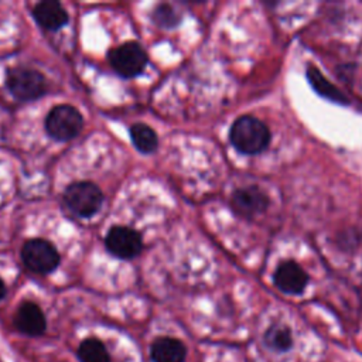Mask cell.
<instances>
[{
  "instance_id": "1",
  "label": "cell",
  "mask_w": 362,
  "mask_h": 362,
  "mask_svg": "<svg viewBox=\"0 0 362 362\" xmlns=\"http://www.w3.org/2000/svg\"><path fill=\"white\" fill-rule=\"evenodd\" d=\"M229 139L238 151L243 154H259L270 143V130L260 119L252 115H243L233 122Z\"/></svg>"
},
{
  "instance_id": "2",
  "label": "cell",
  "mask_w": 362,
  "mask_h": 362,
  "mask_svg": "<svg viewBox=\"0 0 362 362\" xmlns=\"http://www.w3.org/2000/svg\"><path fill=\"white\" fill-rule=\"evenodd\" d=\"M64 199L66 206L78 216H90L100 208L103 195L95 184L81 181L66 188Z\"/></svg>"
},
{
  "instance_id": "3",
  "label": "cell",
  "mask_w": 362,
  "mask_h": 362,
  "mask_svg": "<svg viewBox=\"0 0 362 362\" xmlns=\"http://www.w3.org/2000/svg\"><path fill=\"white\" fill-rule=\"evenodd\" d=\"M109 61L119 75L132 78L143 72L147 64V54L140 44L127 41L109 52Z\"/></svg>"
},
{
  "instance_id": "4",
  "label": "cell",
  "mask_w": 362,
  "mask_h": 362,
  "mask_svg": "<svg viewBox=\"0 0 362 362\" xmlns=\"http://www.w3.org/2000/svg\"><path fill=\"white\" fill-rule=\"evenodd\" d=\"M7 86L17 99L33 100L44 93L45 81L38 71L33 68L18 66L8 71Z\"/></svg>"
},
{
  "instance_id": "5",
  "label": "cell",
  "mask_w": 362,
  "mask_h": 362,
  "mask_svg": "<svg viewBox=\"0 0 362 362\" xmlns=\"http://www.w3.org/2000/svg\"><path fill=\"white\" fill-rule=\"evenodd\" d=\"M82 123V116L75 107L69 105H59L48 113L45 126L47 132L54 139L69 140L79 133Z\"/></svg>"
},
{
  "instance_id": "6",
  "label": "cell",
  "mask_w": 362,
  "mask_h": 362,
  "mask_svg": "<svg viewBox=\"0 0 362 362\" xmlns=\"http://www.w3.org/2000/svg\"><path fill=\"white\" fill-rule=\"evenodd\" d=\"M21 257L30 270L41 274L52 272L59 263V256L55 247L42 239L28 240L23 247Z\"/></svg>"
},
{
  "instance_id": "7",
  "label": "cell",
  "mask_w": 362,
  "mask_h": 362,
  "mask_svg": "<svg viewBox=\"0 0 362 362\" xmlns=\"http://www.w3.org/2000/svg\"><path fill=\"white\" fill-rule=\"evenodd\" d=\"M105 242L107 250L120 259H132L137 256L143 246L140 235L126 226H113L107 232Z\"/></svg>"
},
{
  "instance_id": "8",
  "label": "cell",
  "mask_w": 362,
  "mask_h": 362,
  "mask_svg": "<svg viewBox=\"0 0 362 362\" xmlns=\"http://www.w3.org/2000/svg\"><path fill=\"white\" fill-rule=\"evenodd\" d=\"M270 204L267 194L256 185L239 188L232 195V208L236 214L252 218L263 214Z\"/></svg>"
},
{
  "instance_id": "9",
  "label": "cell",
  "mask_w": 362,
  "mask_h": 362,
  "mask_svg": "<svg viewBox=\"0 0 362 362\" xmlns=\"http://www.w3.org/2000/svg\"><path fill=\"white\" fill-rule=\"evenodd\" d=\"M273 281L286 294H301L307 287L308 274L294 260H284L274 270Z\"/></svg>"
},
{
  "instance_id": "10",
  "label": "cell",
  "mask_w": 362,
  "mask_h": 362,
  "mask_svg": "<svg viewBox=\"0 0 362 362\" xmlns=\"http://www.w3.org/2000/svg\"><path fill=\"white\" fill-rule=\"evenodd\" d=\"M14 325L25 335H41L45 329V317L35 303L25 301L16 311Z\"/></svg>"
},
{
  "instance_id": "11",
  "label": "cell",
  "mask_w": 362,
  "mask_h": 362,
  "mask_svg": "<svg viewBox=\"0 0 362 362\" xmlns=\"http://www.w3.org/2000/svg\"><path fill=\"white\" fill-rule=\"evenodd\" d=\"M34 18L40 25L48 30H58L68 21V14L57 1L38 3L33 10Z\"/></svg>"
},
{
  "instance_id": "12",
  "label": "cell",
  "mask_w": 362,
  "mask_h": 362,
  "mask_svg": "<svg viewBox=\"0 0 362 362\" xmlns=\"http://www.w3.org/2000/svg\"><path fill=\"white\" fill-rule=\"evenodd\" d=\"M150 356L153 362H184L185 346L174 338H158L151 344Z\"/></svg>"
},
{
  "instance_id": "13",
  "label": "cell",
  "mask_w": 362,
  "mask_h": 362,
  "mask_svg": "<svg viewBox=\"0 0 362 362\" xmlns=\"http://www.w3.org/2000/svg\"><path fill=\"white\" fill-rule=\"evenodd\" d=\"M307 79L310 82V85L313 86V89L322 98L329 99L335 103H341V105H346L348 103V98L332 83L329 82L318 68L310 65L307 68Z\"/></svg>"
},
{
  "instance_id": "14",
  "label": "cell",
  "mask_w": 362,
  "mask_h": 362,
  "mask_svg": "<svg viewBox=\"0 0 362 362\" xmlns=\"http://www.w3.org/2000/svg\"><path fill=\"white\" fill-rule=\"evenodd\" d=\"M263 341L267 348L276 352H286L293 346V337L290 328L280 322L273 324L266 329Z\"/></svg>"
},
{
  "instance_id": "15",
  "label": "cell",
  "mask_w": 362,
  "mask_h": 362,
  "mask_svg": "<svg viewBox=\"0 0 362 362\" xmlns=\"http://www.w3.org/2000/svg\"><path fill=\"white\" fill-rule=\"evenodd\" d=\"M130 137L136 148L141 153L154 151L158 143L154 130L143 123H136L130 127Z\"/></svg>"
},
{
  "instance_id": "16",
  "label": "cell",
  "mask_w": 362,
  "mask_h": 362,
  "mask_svg": "<svg viewBox=\"0 0 362 362\" xmlns=\"http://www.w3.org/2000/svg\"><path fill=\"white\" fill-rule=\"evenodd\" d=\"M78 356L81 362H110L105 345L95 338H88L81 342Z\"/></svg>"
},
{
  "instance_id": "17",
  "label": "cell",
  "mask_w": 362,
  "mask_h": 362,
  "mask_svg": "<svg viewBox=\"0 0 362 362\" xmlns=\"http://www.w3.org/2000/svg\"><path fill=\"white\" fill-rule=\"evenodd\" d=\"M153 18L161 27H174L180 21V17L168 4H160L153 13Z\"/></svg>"
},
{
  "instance_id": "18",
  "label": "cell",
  "mask_w": 362,
  "mask_h": 362,
  "mask_svg": "<svg viewBox=\"0 0 362 362\" xmlns=\"http://www.w3.org/2000/svg\"><path fill=\"white\" fill-rule=\"evenodd\" d=\"M4 294H6V288H4V284H3V281L0 279V300L4 297Z\"/></svg>"
}]
</instances>
